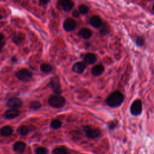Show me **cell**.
Listing matches in <instances>:
<instances>
[{"mask_svg":"<svg viewBox=\"0 0 154 154\" xmlns=\"http://www.w3.org/2000/svg\"><path fill=\"white\" fill-rule=\"evenodd\" d=\"M123 100L124 96L123 94L119 91H115L108 96L105 102L109 107L114 108L120 106L123 103Z\"/></svg>","mask_w":154,"mask_h":154,"instance_id":"1","label":"cell"},{"mask_svg":"<svg viewBox=\"0 0 154 154\" xmlns=\"http://www.w3.org/2000/svg\"><path fill=\"white\" fill-rule=\"evenodd\" d=\"M117 122L116 121H111V122H110L108 124V128L110 130H114L116 127H117Z\"/></svg>","mask_w":154,"mask_h":154,"instance_id":"26","label":"cell"},{"mask_svg":"<svg viewBox=\"0 0 154 154\" xmlns=\"http://www.w3.org/2000/svg\"><path fill=\"white\" fill-rule=\"evenodd\" d=\"M24 39H25L24 35L22 33H18L13 36V37L12 38V41L16 45H19L23 43Z\"/></svg>","mask_w":154,"mask_h":154,"instance_id":"18","label":"cell"},{"mask_svg":"<svg viewBox=\"0 0 154 154\" xmlns=\"http://www.w3.org/2000/svg\"><path fill=\"white\" fill-rule=\"evenodd\" d=\"M49 2H50V1H40L39 4L41 6H45Z\"/></svg>","mask_w":154,"mask_h":154,"instance_id":"31","label":"cell"},{"mask_svg":"<svg viewBox=\"0 0 154 154\" xmlns=\"http://www.w3.org/2000/svg\"><path fill=\"white\" fill-rule=\"evenodd\" d=\"M15 76L21 81H28L32 78L33 74L28 69H21L15 72Z\"/></svg>","mask_w":154,"mask_h":154,"instance_id":"3","label":"cell"},{"mask_svg":"<svg viewBox=\"0 0 154 154\" xmlns=\"http://www.w3.org/2000/svg\"><path fill=\"white\" fill-rule=\"evenodd\" d=\"M62 126V122L58 119H54L51 123V128L54 130L59 129Z\"/></svg>","mask_w":154,"mask_h":154,"instance_id":"23","label":"cell"},{"mask_svg":"<svg viewBox=\"0 0 154 154\" xmlns=\"http://www.w3.org/2000/svg\"><path fill=\"white\" fill-rule=\"evenodd\" d=\"M5 44H6V43L4 42H0V52H1L3 51V48H4V46H5Z\"/></svg>","mask_w":154,"mask_h":154,"instance_id":"29","label":"cell"},{"mask_svg":"<svg viewBox=\"0 0 154 154\" xmlns=\"http://www.w3.org/2000/svg\"><path fill=\"white\" fill-rule=\"evenodd\" d=\"M87 68V65L86 64L83 62H79L75 63L72 66V71L78 74H83L84 71Z\"/></svg>","mask_w":154,"mask_h":154,"instance_id":"10","label":"cell"},{"mask_svg":"<svg viewBox=\"0 0 154 154\" xmlns=\"http://www.w3.org/2000/svg\"><path fill=\"white\" fill-rule=\"evenodd\" d=\"M76 27V22L72 18H67L63 23V28L66 32H72L74 30Z\"/></svg>","mask_w":154,"mask_h":154,"instance_id":"8","label":"cell"},{"mask_svg":"<svg viewBox=\"0 0 154 154\" xmlns=\"http://www.w3.org/2000/svg\"><path fill=\"white\" fill-rule=\"evenodd\" d=\"M20 114V111L18 109H9L6 111L4 114V118L7 120H12L16 118Z\"/></svg>","mask_w":154,"mask_h":154,"instance_id":"9","label":"cell"},{"mask_svg":"<svg viewBox=\"0 0 154 154\" xmlns=\"http://www.w3.org/2000/svg\"><path fill=\"white\" fill-rule=\"evenodd\" d=\"M84 59L85 63L89 64H92L96 62V60H97V58H96V56L94 54L88 53L85 55Z\"/></svg>","mask_w":154,"mask_h":154,"instance_id":"17","label":"cell"},{"mask_svg":"<svg viewBox=\"0 0 154 154\" xmlns=\"http://www.w3.org/2000/svg\"><path fill=\"white\" fill-rule=\"evenodd\" d=\"M130 112L135 116L141 114L142 112V102L140 99H136L133 102L131 106Z\"/></svg>","mask_w":154,"mask_h":154,"instance_id":"5","label":"cell"},{"mask_svg":"<svg viewBox=\"0 0 154 154\" xmlns=\"http://www.w3.org/2000/svg\"><path fill=\"white\" fill-rule=\"evenodd\" d=\"M3 18V16L1 15H0V21L2 20Z\"/></svg>","mask_w":154,"mask_h":154,"instance_id":"34","label":"cell"},{"mask_svg":"<svg viewBox=\"0 0 154 154\" xmlns=\"http://www.w3.org/2000/svg\"><path fill=\"white\" fill-rule=\"evenodd\" d=\"M17 59H16V58L15 57H12V62H17Z\"/></svg>","mask_w":154,"mask_h":154,"instance_id":"33","label":"cell"},{"mask_svg":"<svg viewBox=\"0 0 154 154\" xmlns=\"http://www.w3.org/2000/svg\"><path fill=\"white\" fill-rule=\"evenodd\" d=\"M104 71V67L101 64H98L93 66L91 69V73L93 76H98L102 74Z\"/></svg>","mask_w":154,"mask_h":154,"instance_id":"14","label":"cell"},{"mask_svg":"<svg viewBox=\"0 0 154 154\" xmlns=\"http://www.w3.org/2000/svg\"><path fill=\"white\" fill-rule=\"evenodd\" d=\"M72 15H73V16L75 17V18H78L79 17V12H77L76 10L75 11H74L73 13H72Z\"/></svg>","mask_w":154,"mask_h":154,"instance_id":"30","label":"cell"},{"mask_svg":"<svg viewBox=\"0 0 154 154\" xmlns=\"http://www.w3.org/2000/svg\"><path fill=\"white\" fill-rule=\"evenodd\" d=\"M13 132V130L10 126H4L0 129V135L4 137L10 136Z\"/></svg>","mask_w":154,"mask_h":154,"instance_id":"15","label":"cell"},{"mask_svg":"<svg viewBox=\"0 0 154 154\" xmlns=\"http://www.w3.org/2000/svg\"><path fill=\"white\" fill-rule=\"evenodd\" d=\"M60 3L63 10L66 12L71 11L74 6V3L70 0H63V1H61Z\"/></svg>","mask_w":154,"mask_h":154,"instance_id":"11","label":"cell"},{"mask_svg":"<svg viewBox=\"0 0 154 154\" xmlns=\"http://www.w3.org/2000/svg\"><path fill=\"white\" fill-rule=\"evenodd\" d=\"M108 32V31L107 30V29H105V28H103V29H101V31H100V33L101 34H102V35H105L107 34V33Z\"/></svg>","mask_w":154,"mask_h":154,"instance_id":"28","label":"cell"},{"mask_svg":"<svg viewBox=\"0 0 154 154\" xmlns=\"http://www.w3.org/2000/svg\"><path fill=\"white\" fill-rule=\"evenodd\" d=\"M78 35L84 39H88L92 36V32L88 28H83L80 30Z\"/></svg>","mask_w":154,"mask_h":154,"instance_id":"13","label":"cell"},{"mask_svg":"<svg viewBox=\"0 0 154 154\" xmlns=\"http://www.w3.org/2000/svg\"><path fill=\"white\" fill-rule=\"evenodd\" d=\"M48 103L52 107L60 108L64 107L66 104V99L60 95H53L51 96L48 99Z\"/></svg>","mask_w":154,"mask_h":154,"instance_id":"2","label":"cell"},{"mask_svg":"<svg viewBox=\"0 0 154 154\" xmlns=\"http://www.w3.org/2000/svg\"><path fill=\"white\" fill-rule=\"evenodd\" d=\"M90 25L95 28H99L102 26L101 19L98 16H93L90 19Z\"/></svg>","mask_w":154,"mask_h":154,"instance_id":"12","label":"cell"},{"mask_svg":"<svg viewBox=\"0 0 154 154\" xmlns=\"http://www.w3.org/2000/svg\"><path fill=\"white\" fill-rule=\"evenodd\" d=\"M41 107V104L38 101H32L29 104V107L32 110H37Z\"/></svg>","mask_w":154,"mask_h":154,"instance_id":"22","label":"cell"},{"mask_svg":"<svg viewBox=\"0 0 154 154\" xmlns=\"http://www.w3.org/2000/svg\"><path fill=\"white\" fill-rule=\"evenodd\" d=\"M23 102L21 99L17 97H12L8 99L6 102V105L11 109H18L21 108Z\"/></svg>","mask_w":154,"mask_h":154,"instance_id":"6","label":"cell"},{"mask_svg":"<svg viewBox=\"0 0 154 154\" xmlns=\"http://www.w3.org/2000/svg\"><path fill=\"white\" fill-rule=\"evenodd\" d=\"M136 44L139 46H142L144 44V39L143 38L141 37H138L136 39Z\"/></svg>","mask_w":154,"mask_h":154,"instance_id":"27","label":"cell"},{"mask_svg":"<svg viewBox=\"0 0 154 154\" xmlns=\"http://www.w3.org/2000/svg\"><path fill=\"white\" fill-rule=\"evenodd\" d=\"M26 148V144L23 141H17L13 145V150L18 153H23Z\"/></svg>","mask_w":154,"mask_h":154,"instance_id":"16","label":"cell"},{"mask_svg":"<svg viewBox=\"0 0 154 154\" xmlns=\"http://www.w3.org/2000/svg\"><path fill=\"white\" fill-rule=\"evenodd\" d=\"M36 154H47L48 150L45 147H38L35 150Z\"/></svg>","mask_w":154,"mask_h":154,"instance_id":"25","label":"cell"},{"mask_svg":"<svg viewBox=\"0 0 154 154\" xmlns=\"http://www.w3.org/2000/svg\"><path fill=\"white\" fill-rule=\"evenodd\" d=\"M4 37H5V36L3 33H0V42H2L4 40Z\"/></svg>","mask_w":154,"mask_h":154,"instance_id":"32","label":"cell"},{"mask_svg":"<svg viewBox=\"0 0 154 154\" xmlns=\"http://www.w3.org/2000/svg\"><path fill=\"white\" fill-rule=\"evenodd\" d=\"M41 71L45 74H49L52 71V66L48 63H43L41 66Z\"/></svg>","mask_w":154,"mask_h":154,"instance_id":"19","label":"cell"},{"mask_svg":"<svg viewBox=\"0 0 154 154\" xmlns=\"http://www.w3.org/2000/svg\"><path fill=\"white\" fill-rule=\"evenodd\" d=\"M49 85L50 86V88L52 89L53 92L56 94L60 95L62 93V86L58 77H54V78H52L50 81Z\"/></svg>","mask_w":154,"mask_h":154,"instance_id":"7","label":"cell"},{"mask_svg":"<svg viewBox=\"0 0 154 154\" xmlns=\"http://www.w3.org/2000/svg\"><path fill=\"white\" fill-rule=\"evenodd\" d=\"M53 154H70L67 149L64 146H60L55 148L52 151Z\"/></svg>","mask_w":154,"mask_h":154,"instance_id":"20","label":"cell"},{"mask_svg":"<svg viewBox=\"0 0 154 154\" xmlns=\"http://www.w3.org/2000/svg\"><path fill=\"white\" fill-rule=\"evenodd\" d=\"M78 10H79V12L82 14V15H85L88 13L89 12V7L84 5V4H82L81 5L79 8H78Z\"/></svg>","mask_w":154,"mask_h":154,"instance_id":"24","label":"cell"},{"mask_svg":"<svg viewBox=\"0 0 154 154\" xmlns=\"http://www.w3.org/2000/svg\"><path fill=\"white\" fill-rule=\"evenodd\" d=\"M83 130L85 136L89 139H96L99 137L101 134V131L99 129L92 127L89 125L85 126Z\"/></svg>","mask_w":154,"mask_h":154,"instance_id":"4","label":"cell"},{"mask_svg":"<svg viewBox=\"0 0 154 154\" xmlns=\"http://www.w3.org/2000/svg\"><path fill=\"white\" fill-rule=\"evenodd\" d=\"M18 132L19 134H20V135H21V136H25L28 134L29 132H30V130H29V128L27 126L22 125V126L20 127L18 129Z\"/></svg>","mask_w":154,"mask_h":154,"instance_id":"21","label":"cell"}]
</instances>
